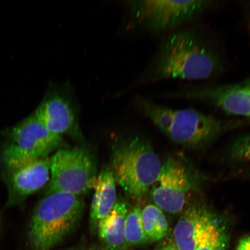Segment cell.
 <instances>
[{
    "label": "cell",
    "mask_w": 250,
    "mask_h": 250,
    "mask_svg": "<svg viewBox=\"0 0 250 250\" xmlns=\"http://www.w3.org/2000/svg\"><path fill=\"white\" fill-rule=\"evenodd\" d=\"M222 62L211 46L189 30L176 31L165 40L154 67L156 79H207L221 69Z\"/></svg>",
    "instance_id": "cell-1"
},
{
    "label": "cell",
    "mask_w": 250,
    "mask_h": 250,
    "mask_svg": "<svg viewBox=\"0 0 250 250\" xmlns=\"http://www.w3.org/2000/svg\"><path fill=\"white\" fill-rule=\"evenodd\" d=\"M146 116L173 142L190 148L203 147L227 129L228 125L193 109H174L143 101Z\"/></svg>",
    "instance_id": "cell-2"
},
{
    "label": "cell",
    "mask_w": 250,
    "mask_h": 250,
    "mask_svg": "<svg viewBox=\"0 0 250 250\" xmlns=\"http://www.w3.org/2000/svg\"><path fill=\"white\" fill-rule=\"evenodd\" d=\"M83 202L64 192L46 195L31 218L29 239L36 250H50L69 233L82 217Z\"/></svg>",
    "instance_id": "cell-3"
},
{
    "label": "cell",
    "mask_w": 250,
    "mask_h": 250,
    "mask_svg": "<svg viewBox=\"0 0 250 250\" xmlns=\"http://www.w3.org/2000/svg\"><path fill=\"white\" fill-rule=\"evenodd\" d=\"M162 164L152 146L136 137L114 149L111 171L124 191L138 198L154 186Z\"/></svg>",
    "instance_id": "cell-4"
},
{
    "label": "cell",
    "mask_w": 250,
    "mask_h": 250,
    "mask_svg": "<svg viewBox=\"0 0 250 250\" xmlns=\"http://www.w3.org/2000/svg\"><path fill=\"white\" fill-rule=\"evenodd\" d=\"M8 136L1 156L7 170L48 157L62 143V136L50 132L34 114L12 127Z\"/></svg>",
    "instance_id": "cell-5"
},
{
    "label": "cell",
    "mask_w": 250,
    "mask_h": 250,
    "mask_svg": "<svg viewBox=\"0 0 250 250\" xmlns=\"http://www.w3.org/2000/svg\"><path fill=\"white\" fill-rule=\"evenodd\" d=\"M51 179L46 195L64 192L79 196L95 187V160L84 148L59 149L50 158Z\"/></svg>",
    "instance_id": "cell-6"
},
{
    "label": "cell",
    "mask_w": 250,
    "mask_h": 250,
    "mask_svg": "<svg viewBox=\"0 0 250 250\" xmlns=\"http://www.w3.org/2000/svg\"><path fill=\"white\" fill-rule=\"evenodd\" d=\"M192 181L189 170L182 161L176 158H167L151 188L153 202L162 211L179 213L185 208L193 189Z\"/></svg>",
    "instance_id": "cell-7"
},
{
    "label": "cell",
    "mask_w": 250,
    "mask_h": 250,
    "mask_svg": "<svg viewBox=\"0 0 250 250\" xmlns=\"http://www.w3.org/2000/svg\"><path fill=\"white\" fill-rule=\"evenodd\" d=\"M213 2L203 0L140 1L136 5V17L149 29L159 32L173 29L194 18Z\"/></svg>",
    "instance_id": "cell-8"
},
{
    "label": "cell",
    "mask_w": 250,
    "mask_h": 250,
    "mask_svg": "<svg viewBox=\"0 0 250 250\" xmlns=\"http://www.w3.org/2000/svg\"><path fill=\"white\" fill-rule=\"evenodd\" d=\"M174 96L207 103L227 114L250 118V78L236 83L191 87Z\"/></svg>",
    "instance_id": "cell-9"
},
{
    "label": "cell",
    "mask_w": 250,
    "mask_h": 250,
    "mask_svg": "<svg viewBox=\"0 0 250 250\" xmlns=\"http://www.w3.org/2000/svg\"><path fill=\"white\" fill-rule=\"evenodd\" d=\"M50 173L51 162L48 157L8 170V206L19 204L42 188L48 182Z\"/></svg>",
    "instance_id": "cell-10"
},
{
    "label": "cell",
    "mask_w": 250,
    "mask_h": 250,
    "mask_svg": "<svg viewBox=\"0 0 250 250\" xmlns=\"http://www.w3.org/2000/svg\"><path fill=\"white\" fill-rule=\"evenodd\" d=\"M217 220L208 208L192 206L187 208L173 230V243L178 250H195L203 233Z\"/></svg>",
    "instance_id": "cell-11"
},
{
    "label": "cell",
    "mask_w": 250,
    "mask_h": 250,
    "mask_svg": "<svg viewBox=\"0 0 250 250\" xmlns=\"http://www.w3.org/2000/svg\"><path fill=\"white\" fill-rule=\"evenodd\" d=\"M33 114L47 129L58 135L76 130L73 107L59 93H48Z\"/></svg>",
    "instance_id": "cell-12"
},
{
    "label": "cell",
    "mask_w": 250,
    "mask_h": 250,
    "mask_svg": "<svg viewBox=\"0 0 250 250\" xmlns=\"http://www.w3.org/2000/svg\"><path fill=\"white\" fill-rule=\"evenodd\" d=\"M127 203L117 199L113 208L97 226L100 239L107 250H127L125 236V221L128 211Z\"/></svg>",
    "instance_id": "cell-13"
},
{
    "label": "cell",
    "mask_w": 250,
    "mask_h": 250,
    "mask_svg": "<svg viewBox=\"0 0 250 250\" xmlns=\"http://www.w3.org/2000/svg\"><path fill=\"white\" fill-rule=\"evenodd\" d=\"M93 189L95 193L90 205V223L95 228L99 221L110 212L117 201L116 181L111 170L101 171L97 177Z\"/></svg>",
    "instance_id": "cell-14"
},
{
    "label": "cell",
    "mask_w": 250,
    "mask_h": 250,
    "mask_svg": "<svg viewBox=\"0 0 250 250\" xmlns=\"http://www.w3.org/2000/svg\"><path fill=\"white\" fill-rule=\"evenodd\" d=\"M142 221L144 230L149 242H157L167 236L168 223L164 211L154 205L142 209Z\"/></svg>",
    "instance_id": "cell-15"
},
{
    "label": "cell",
    "mask_w": 250,
    "mask_h": 250,
    "mask_svg": "<svg viewBox=\"0 0 250 250\" xmlns=\"http://www.w3.org/2000/svg\"><path fill=\"white\" fill-rule=\"evenodd\" d=\"M125 236L127 248L142 246L147 243L142 221V208L140 206L129 210L125 221Z\"/></svg>",
    "instance_id": "cell-16"
},
{
    "label": "cell",
    "mask_w": 250,
    "mask_h": 250,
    "mask_svg": "<svg viewBox=\"0 0 250 250\" xmlns=\"http://www.w3.org/2000/svg\"><path fill=\"white\" fill-rule=\"evenodd\" d=\"M227 234L218 221L203 233L195 250H227Z\"/></svg>",
    "instance_id": "cell-17"
},
{
    "label": "cell",
    "mask_w": 250,
    "mask_h": 250,
    "mask_svg": "<svg viewBox=\"0 0 250 250\" xmlns=\"http://www.w3.org/2000/svg\"><path fill=\"white\" fill-rule=\"evenodd\" d=\"M230 158L236 161H250V134L240 137L233 143Z\"/></svg>",
    "instance_id": "cell-18"
},
{
    "label": "cell",
    "mask_w": 250,
    "mask_h": 250,
    "mask_svg": "<svg viewBox=\"0 0 250 250\" xmlns=\"http://www.w3.org/2000/svg\"><path fill=\"white\" fill-rule=\"evenodd\" d=\"M236 250H250V236L244 237L240 240Z\"/></svg>",
    "instance_id": "cell-19"
},
{
    "label": "cell",
    "mask_w": 250,
    "mask_h": 250,
    "mask_svg": "<svg viewBox=\"0 0 250 250\" xmlns=\"http://www.w3.org/2000/svg\"><path fill=\"white\" fill-rule=\"evenodd\" d=\"M155 250H178L173 242L168 243L162 245Z\"/></svg>",
    "instance_id": "cell-20"
},
{
    "label": "cell",
    "mask_w": 250,
    "mask_h": 250,
    "mask_svg": "<svg viewBox=\"0 0 250 250\" xmlns=\"http://www.w3.org/2000/svg\"><path fill=\"white\" fill-rule=\"evenodd\" d=\"M98 250V249H92V250Z\"/></svg>",
    "instance_id": "cell-21"
},
{
    "label": "cell",
    "mask_w": 250,
    "mask_h": 250,
    "mask_svg": "<svg viewBox=\"0 0 250 250\" xmlns=\"http://www.w3.org/2000/svg\"><path fill=\"white\" fill-rule=\"evenodd\" d=\"M0 223H1V221H0Z\"/></svg>",
    "instance_id": "cell-22"
}]
</instances>
